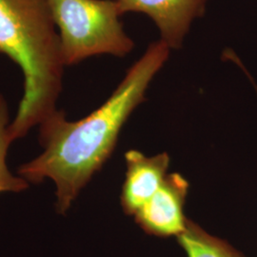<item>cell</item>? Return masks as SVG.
Returning a JSON list of instances; mask_svg holds the SVG:
<instances>
[{"label": "cell", "instance_id": "277c9868", "mask_svg": "<svg viewBox=\"0 0 257 257\" xmlns=\"http://www.w3.org/2000/svg\"><path fill=\"white\" fill-rule=\"evenodd\" d=\"M124 15L140 13L156 24L160 40L171 50L183 46L195 19L204 16L208 0H114Z\"/></svg>", "mask_w": 257, "mask_h": 257}, {"label": "cell", "instance_id": "ba28073f", "mask_svg": "<svg viewBox=\"0 0 257 257\" xmlns=\"http://www.w3.org/2000/svg\"><path fill=\"white\" fill-rule=\"evenodd\" d=\"M10 124L8 103L0 94V193H21L29 188L27 181L13 175L7 166L8 150L14 142L10 134Z\"/></svg>", "mask_w": 257, "mask_h": 257}, {"label": "cell", "instance_id": "3957f363", "mask_svg": "<svg viewBox=\"0 0 257 257\" xmlns=\"http://www.w3.org/2000/svg\"><path fill=\"white\" fill-rule=\"evenodd\" d=\"M65 67L96 55L125 57L135 48L114 0H48Z\"/></svg>", "mask_w": 257, "mask_h": 257}, {"label": "cell", "instance_id": "52a82bcc", "mask_svg": "<svg viewBox=\"0 0 257 257\" xmlns=\"http://www.w3.org/2000/svg\"><path fill=\"white\" fill-rule=\"evenodd\" d=\"M176 238L188 257H245L227 241L212 236L189 219Z\"/></svg>", "mask_w": 257, "mask_h": 257}, {"label": "cell", "instance_id": "8992f818", "mask_svg": "<svg viewBox=\"0 0 257 257\" xmlns=\"http://www.w3.org/2000/svg\"><path fill=\"white\" fill-rule=\"evenodd\" d=\"M125 159L127 173L122 187L121 206L127 215L135 216L164 182L170 157L166 153L147 157L131 150L126 153Z\"/></svg>", "mask_w": 257, "mask_h": 257}, {"label": "cell", "instance_id": "5b68a950", "mask_svg": "<svg viewBox=\"0 0 257 257\" xmlns=\"http://www.w3.org/2000/svg\"><path fill=\"white\" fill-rule=\"evenodd\" d=\"M188 189L189 182L180 174L167 175L158 191L135 215L138 226L150 235L177 237L188 221L184 214Z\"/></svg>", "mask_w": 257, "mask_h": 257}, {"label": "cell", "instance_id": "6da1fadb", "mask_svg": "<svg viewBox=\"0 0 257 257\" xmlns=\"http://www.w3.org/2000/svg\"><path fill=\"white\" fill-rule=\"evenodd\" d=\"M171 49L160 39L150 44L99 108L77 121L56 110L39 124L43 152L18 170L28 183L49 178L56 187V211L64 214L78 193L112 154L120 131L145 101L148 87L169 59Z\"/></svg>", "mask_w": 257, "mask_h": 257}, {"label": "cell", "instance_id": "7a4b0ae2", "mask_svg": "<svg viewBox=\"0 0 257 257\" xmlns=\"http://www.w3.org/2000/svg\"><path fill=\"white\" fill-rule=\"evenodd\" d=\"M0 55L18 65L24 77L10 124L15 141L56 110L62 92L65 65L48 0H0Z\"/></svg>", "mask_w": 257, "mask_h": 257}]
</instances>
